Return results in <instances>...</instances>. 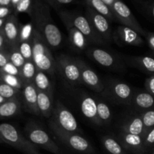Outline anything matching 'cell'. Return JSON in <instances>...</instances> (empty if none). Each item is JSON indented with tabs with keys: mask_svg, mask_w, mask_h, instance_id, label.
Masks as SVG:
<instances>
[{
	"mask_svg": "<svg viewBox=\"0 0 154 154\" xmlns=\"http://www.w3.org/2000/svg\"><path fill=\"white\" fill-rule=\"evenodd\" d=\"M30 17L34 28L42 35L50 48H59L63 42V35L53 20L50 5L45 0H35Z\"/></svg>",
	"mask_w": 154,
	"mask_h": 154,
	"instance_id": "1",
	"label": "cell"
},
{
	"mask_svg": "<svg viewBox=\"0 0 154 154\" xmlns=\"http://www.w3.org/2000/svg\"><path fill=\"white\" fill-rule=\"evenodd\" d=\"M32 61L37 69L51 76L55 75L57 69L56 59L46 41L35 29L32 39Z\"/></svg>",
	"mask_w": 154,
	"mask_h": 154,
	"instance_id": "2",
	"label": "cell"
},
{
	"mask_svg": "<svg viewBox=\"0 0 154 154\" xmlns=\"http://www.w3.org/2000/svg\"><path fill=\"white\" fill-rule=\"evenodd\" d=\"M59 16L64 25L72 26L79 30L85 36L89 43L94 45L106 44L95 31L86 15L84 16L78 12L61 11L59 12Z\"/></svg>",
	"mask_w": 154,
	"mask_h": 154,
	"instance_id": "3",
	"label": "cell"
},
{
	"mask_svg": "<svg viewBox=\"0 0 154 154\" xmlns=\"http://www.w3.org/2000/svg\"><path fill=\"white\" fill-rule=\"evenodd\" d=\"M0 138L3 143L8 144L24 154L38 153V147L33 144L14 126L10 123H0Z\"/></svg>",
	"mask_w": 154,
	"mask_h": 154,
	"instance_id": "4",
	"label": "cell"
},
{
	"mask_svg": "<svg viewBox=\"0 0 154 154\" xmlns=\"http://www.w3.org/2000/svg\"><path fill=\"white\" fill-rule=\"evenodd\" d=\"M50 127L57 139L72 151L78 154H95L93 146L81 134L65 132L51 123Z\"/></svg>",
	"mask_w": 154,
	"mask_h": 154,
	"instance_id": "5",
	"label": "cell"
},
{
	"mask_svg": "<svg viewBox=\"0 0 154 154\" xmlns=\"http://www.w3.org/2000/svg\"><path fill=\"white\" fill-rule=\"evenodd\" d=\"M24 133L25 136L38 147H42L53 153L62 154L59 146L37 122L29 121L24 128Z\"/></svg>",
	"mask_w": 154,
	"mask_h": 154,
	"instance_id": "6",
	"label": "cell"
},
{
	"mask_svg": "<svg viewBox=\"0 0 154 154\" xmlns=\"http://www.w3.org/2000/svg\"><path fill=\"white\" fill-rule=\"evenodd\" d=\"M105 89L101 94L117 105H129L135 90L126 83L111 79L104 83Z\"/></svg>",
	"mask_w": 154,
	"mask_h": 154,
	"instance_id": "7",
	"label": "cell"
},
{
	"mask_svg": "<svg viewBox=\"0 0 154 154\" xmlns=\"http://www.w3.org/2000/svg\"><path fill=\"white\" fill-rule=\"evenodd\" d=\"M50 123L65 132L81 134L79 125L73 114L60 101L54 104V112Z\"/></svg>",
	"mask_w": 154,
	"mask_h": 154,
	"instance_id": "8",
	"label": "cell"
},
{
	"mask_svg": "<svg viewBox=\"0 0 154 154\" xmlns=\"http://www.w3.org/2000/svg\"><path fill=\"white\" fill-rule=\"evenodd\" d=\"M56 62L57 69L69 85L74 87L82 84L80 68L76 58L66 54H60L56 57Z\"/></svg>",
	"mask_w": 154,
	"mask_h": 154,
	"instance_id": "9",
	"label": "cell"
},
{
	"mask_svg": "<svg viewBox=\"0 0 154 154\" xmlns=\"http://www.w3.org/2000/svg\"><path fill=\"white\" fill-rule=\"evenodd\" d=\"M87 57L93 61L107 69L114 71H122L125 69L121 60L110 51L100 48H88L86 50Z\"/></svg>",
	"mask_w": 154,
	"mask_h": 154,
	"instance_id": "10",
	"label": "cell"
},
{
	"mask_svg": "<svg viewBox=\"0 0 154 154\" xmlns=\"http://www.w3.org/2000/svg\"><path fill=\"white\" fill-rule=\"evenodd\" d=\"M111 10L115 19L122 23V25L132 29L141 36L144 35L146 31L141 26L129 8L122 0H117L112 6Z\"/></svg>",
	"mask_w": 154,
	"mask_h": 154,
	"instance_id": "11",
	"label": "cell"
},
{
	"mask_svg": "<svg viewBox=\"0 0 154 154\" xmlns=\"http://www.w3.org/2000/svg\"><path fill=\"white\" fill-rule=\"evenodd\" d=\"M85 15L95 31L105 43L113 42V31L110 21L105 17L89 7H87Z\"/></svg>",
	"mask_w": 154,
	"mask_h": 154,
	"instance_id": "12",
	"label": "cell"
},
{
	"mask_svg": "<svg viewBox=\"0 0 154 154\" xmlns=\"http://www.w3.org/2000/svg\"><path fill=\"white\" fill-rule=\"evenodd\" d=\"M80 68L81 79L82 84L96 93H102L105 89L104 82L100 79L94 70L80 58H76Z\"/></svg>",
	"mask_w": 154,
	"mask_h": 154,
	"instance_id": "13",
	"label": "cell"
},
{
	"mask_svg": "<svg viewBox=\"0 0 154 154\" xmlns=\"http://www.w3.org/2000/svg\"><path fill=\"white\" fill-rule=\"evenodd\" d=\"M113 42L120 46H139L144 42L141 35L126 26H119L113 32Z\"/></svg>",
	"mask_w": 154,
	"mask_h": 154,
	"instance_id": "14",
	"label": "cell"
},
{
	"mask_svg": "<svg viewBox=\"0 0 154 154\" xmlns=\"http://www.w3.org/2000/svg\"><path fill=\"white\" fill-rule=\"evenodd\" d=\"M117 139L123 148L133 154H144L146 151L144 138L142 136L128 133L123 130L119 131Z\"/></svg>",
	"mask_w": 154,
	"mask_h": 154,
	"instance_id": "15",
	"label": "cell"
},
{
	"mask_svg": "<svg viewBox=\"0 0 154 154\" xmlns=\"http://www.w3.org/2000/svg\"><path fill=\"white\" fill-rule=\"evenodd\" d=\"M20 27L21 25L18 21L16 14H12L6 18L2 29L9 48L19 45Z\"/></svg>",
	"mask_w": 154,
	"mask_h": 154,
	"instance_id": "16",
	"label": "cell"
},
{
	"mask_svg": "<svg viewBox=\"0 0 154 154\" xmlns=\"http://www.w3.org/2000/svg\"><path fill=\"white\" fill-rule=\"evenodd\" d=\"M80 108L83 115L93 124L102 126L98 117L97 102L96 97L89 94H83L80 99Z\"/></svg>",
	"mask_w": 154,
	"mask_h": 154,
	"instance_id": "17",
	"label": "cell"
},
{
	"mask_svg": "<svg viewBox=\"0 0 154 154\" xmlns=\"http://www.w3.org/2000/svg\"><path fill=\"white\" fill-rule=\"evenodd\" d=\"M21 94L24 108L27 112L34 115L39 116L38 109V90L32 82L23 84Z\"/></svg>",
	"mask_w": 154,
	"mask_h": 154,
	"instance_id": "18",
	"label": "cell"
},
{
	"mask_svg": "<svg viewBox=\"0 0 154 154\" xmlns=\"http://www.w3.org/2000/svg\"><path fill=\"white\" fill-rule=\"evenodd\" d=\"M132 110L141 113L150 110L154 106V96L147 91H136L129 105Z\"/></svg>",
	"mask_w": 154,
	"mask_h": 154,
	"instance_id": "19",
	"label": "cell"
},
{
	"mask_svg": "<svg viewBox=\"0 0 154 154\" xmlns=\"http://www.w3.org/2000/svg\"><path fill=\"white\" fill-rule=\"evenodd\" d=\"M120 129L128 133L141 135L143 137V138L145 135V128H144L141 114L130 116L126 118L122 123Z\"/></svg>",
	"mask_w": 154,
	"mask_h": 154,
	"instance_id": "20",
	"label": "cell"
},
{
	"mask_svg": "<svg viewBox=\"0 0 154 154\" xmlns=\"http://www.w3.org/2000/svg\"><path fill=\"white\" fill-rule=\"evenodd\" d=\"M38 109L39 116L51 118L54 109V95L42 91H38Z\"/></svg>",
	"mask_w": 154,
	"mask_h": 154,
	"instance_id": "21",
	"label": "cell"
},
{
	"mask_svg": "<svg viewBox=\"0 0 154 154\" xmlns=\"http://www.w3.org/2000/svg\"><path fill=\"white\" fill-rule=\"evenodd\" d=\"M69 33V42L70 46L75 51H86L87 49L88 41L85 36L78 29L70 25H65Z\"/></svg>",
	"mask_w": 154,
	"mask_h": 154,
	"instance_id": "22",
	"label": "cell"
},
{
	"mask_svg": "<svg viewBox=\"0 0 154 154\" xmlns=\"http://www.w3.org/2000/svg\"><path fill=\"white\" fill-rule=\"evenodd\" d=\"M128 64L132 67L138 69L141 72L154 75V59L147 56L129 57L125 59Z\"/></svg>",
	"mask_w": 154,
	"mask_h": 154,
	"instance_id": "23",
	"label": "cell"
},
{
	"mask_svg": "<svg viewBox=\"0 0 154 154\" xmlns=\"http://www.w3.org/2000/svg\"><path fill=\"white\" fill-rule=\"evenodd\" d=\"M22 108V103L18 97L8 99L0 105V119H6L18 115Z\"/></svg>",
	"mask_w": 154,
	"mask_h": 154,
	"instance_id": "24",
	"label": "cell"
},
{
	"mask_svg": "<svg viewBox=\"0 0 154 154\" xmlns=\"http://www.w3.org/2000/svg\"><path fill=\"white\" fill-rule=\"evenodd\" d=\"M102 144L108 154H127V151L123 148L117 138L111 135L102 136Z\"/></svg>",
	"mask_w": 154,
	"mask_h": 154,
	"instance_id": "25",
	"label": "cell"
},
{
	"mask_svg": "<svg viewBox=\"0 0 154 154\" xmlns=\"http://www.w3.org/2000/svg\"><path fill=\"white\" fill-rule=\"evenodd\" d=\"M32 83L38 91L45 92L49 94L54 95L52 84L50 81V78H48V74H46L45 72L37 69Z\"/></svg>",
	"mask_w": 154,
	"mask_h": 154,
	"instance_id": "26",
	"label": "cell"
},
{
	"mask_svg": "<svg viewBox=\"0 0 154 154\" xmlns=\"http://www.w3.org/2000/svg\"><path fill=\"white\" fill-rule=\"evenodd\" d=\"M85 2L87 7L103 15L109 21H113L115 20L111 8L107 5L102 0H85Z\"/></svg>",
	"mask_w": 154,
	"mask_h": 154,
	"instance_id": "27",
	"label": "cell"
},
{
	"mask_svg": "<svg viewBox=\"0 0 154 154\" xmlns=\"http://www.w3.org/2000/svg\"><path fill=\"white\" fill-rule=\"evenodd\" d=\"M97 102L98 117L102 126L108 125L111 122L112 114H111L110 107L100 98H96Z\"/></svg>",
	"mask_w": 154,
	"mask_h": 154,
	"instance_id": "28",
	"label": "cell"
},
{
	"mask_svg": "<svg viewBox=\"0 0 154 154\" xmlns=\"http://www.w3.org/2000/svg\"><path fill=\"white\" fill-rule=\"evenodd\" d=\"M20 71V78L24 84L32 82L37 72V68L33 61H26Z\"/></svg>",
	"mask_w": 154,
	"mask_h": 154,
	"instance_id": "29",
	"label": "cell"
},
{
	"mask_svg": "<svg viewBox=\"0 0 154 154\" xmlns=\"http://www.w3.org/2000/svg\"><path fill=\"white\" fill-rule=\"evenodd\" d=\"M9 60L10 63L20 69L25 63L26 60L19 50V45L8 48Z\"/></svg>",
	"mask_w": 154,
	"mask_h": 154,
	"instance_id": "30",
	"label": "cell"
},
{
	"mask_svg": "<svg viewBox=\"0 0 154 154\" xmlns=\"http://www.w3.org/2000/svg\"><path fill=\"white\" fill-rule=\"evenodd\" d=\"M0 81L18 90H22L23 87V83L19 76L8 75L4 72H0Z\"/></svg>",
	"mask_w": 154,
	"mask_h": 154,
	"instance_id": "31",
	"label": "cell"
},
{
	"mask_svg": "<svg viewBox=\"0 0 154 154\" xmlns=\"http://www.w3.org/2000/svg\"><path fill=\"white\" fill-rule=\"evenodd\" d=\"M20 93V90L11 87V86L6 84L5 83L0 81V96H2L4 99L8 100V99L18 97Z\"/></svg>",
	"mask_w": 154,
	"mask_h": 154,
	"instance_id": "32",
	"label": "cell"
},
{
	"mask_svg": "<svg viewBox=\"0 0 154 154\" xmlns=\"http://www.w3.org/2000/svg\"><path fill=\"white\" fill-rule=\"evenodd\" d=\"M35 0H20L14 8V14L26 13L31 16Z\"/></svg>",
	"mask_w": 154,
	"mask_h": 154,
	"instance_id": "33",
	"label": "cell"
},
{
	"mask_svg": "<svg viewBox=\"0 0 154 154\" xmlns=\"http://www.w3.org/2000/svg\"><path fill=\"white\" fill-rule=\"evenodd\" d=\"M32 39L19 43V50L26 61H32Z\"/></svg>",
	"mask_w": 154,
	"mask_h": 154,
	"instance_id": "34",
	"label": "cell"
},
{
	"mask_svg": "<svg viewBox=\"0 0 154 154\" xmlns=\"http://www.w3.org/2000/svg\"><path fill=\"white\" fill-rule=\"evenodd\" d=\"M35 28L33 26L32 23H29L26 25L22 26L20 27V42H25V41L32 40L33 38Z\"/></svg>",
	"mask_w": 154,
	"mask_h": 154,
	"instance_id": "35",
	"label": "cell"
},
{
	"mask_svg": "<svg viewBox=\"0 0 154 154\" xmlns=\"http://www.w3.org/2000/svg\"><path fill=\"white\" fill-rule=\"evenodd\" d=\"M141 118L145 128V135L150 129L154 126V109L148 110L141 113Z\"/></svg>",
	"mask_w": 154,
	"mask_h": 154,
	"instance_id": "36",
	"label": "cell"
},
{
	"mask_svg": "<svg viewBox=\"0 0 154 154\" xmlns=\"http://www.w3.org/2000/svg\"><path fill=\"white\" fill-rule=\"evenodd\" d=\"M0 72L8 74V75H15V76L20 77V69H18V68H17L14 65H13L11 63L9 62V63H7L4 67L0 69Z\"/></svg>",
	"mask_w": 154,
	"mask_h": 154,
	"instance_id": "37",
	"label": "cell"
},
{
	"mask_svg": "<svg viewBox=\"0 0 154 154\" xmlns=\"http://www.w3.org/2000/svg\"><path fill=\"white\" fill-rule=\"evenodd\" d=\"M144 144L146 150L154 145V126L146 133L144 137Z\"/></svg>",
	"mask_w": 154,
	"mask_h": 154,
	"instance_id": "38",
	"label": "cell"
},
{
	"mask_svg": "<svg viewBox=\"0 0 154 154\" xmlns=\"http://www.w3.org/2000/svg\"><path fill=\"white\" fill-rule=\"evenodd\" d=\"M45 2L51 7L58 8L61 6L70 4L73 2V0H45Z\"/></svg>",
	"mask_w": 154,
	"mask_h": 154,
	"instance_id": "39",
	"label": "cell"
},
{
	"mask_svg": "<svg viewBox=\"0 0 154 154\" xmlns=\"http://www.w3.org/2000/svg\"><path fill=\"white\" fill-rule=\"evenodd\" d=\"M144 86H145L146 91L154 96V75H150L148 78L146 79Z\"/></svg>",
	"mask_w": 154,
	"mask_h": 154,
	"instance_id": "40",
	"label": "cell"
},
{
	"mask_svg": "<svg viewBox=\"0 0 154 154\" xmlns=\"http://www.w3.org/2000/svg\"><path fill=\"white\" fill-rule=\"evenodd\" d=\"M9 62H10V60H9L8 50H6V51H0V69L4 67Z\"/></svg>",
	"mask_w": 154,
	"mask_h": 154,
	"instance_id": "41",
	"label": "cell"
},
{
	"mask_svg": "<svg viewBox=\"0 0 154 154\" xmlns=\"http://www.w3.org/2000/svg\"><path fill=\"white\" fill-rule=\"evenodd\" d=\"M14 8L12 7H3L0 6V19H6L8 16L12 14Z\"/></svg>",
	"mask_w": 154,
	"mask_h": 154,
	"instance_id": "42",
	"label": "cell"
},
{
	"mask_svg": "<svg viewBox=\"0 0 154 154\" xmlns=\"http://www.w3.org/2000/svg\"><path fill=\"white\" fill-rule=\"evenodd\" d=\"M144 36L145 37L147 44H148L150 49L154 51V32H146Z\"/></svg>",
	"mask_w": 154,
	"mask_h": 154,
	"instance_id": "43",
	"label": "cell"
},
{
	"mask_svg": "<svg viewBox=\"0 0 154 154\" xmlns=\"http://www.w3.org/2000/svg\"><path fill=\"white\" fill-rule=\"evenodd\" d=\"M8 45L4 35L2 29H0V51H6V50H8Z\"/></svg>",
	"mask_w": 154,
	"mask_h": 154,
	"instance_id": "44",
	"label": "cell"
},
{
	"mask_svg": "<svg viewBox=\"0 0 154 154\" xmlns=\"http://www.w3.org/2000/svg\"><path fill=\"white\" fill-rule=\"evenodd\" d=\"M12 0H0V6L3 7H12Z\"/></svg>",
	"mask_w": 154,
	"mask_h": 154,
	"instance_id": "45",
	"label": "cell"
},
{
	"mask_svg": "<svg viewBox=\"0 0 154 154\" xmlns=\"http://www.w3.org/2000/svg\"><path fill=\"white\" fill-rule=\"evenodd\" d=\"M102 1H103L107 5H108L111 8H112V6L114 5V3H115L117 0H102Z\"/></svg>",
	"mask_w": 154,
	"mask_h": 154,
	"instance_id": "46",
	"label": "cell"
},
{
	"mask_svg": "<svg viewBox=\"0 0 154 154\" xmlns=\"http://www.w3.org/2000/svg\"><path fill=\"white\" fill-rule=\"evenodd\" d=\"M5 20L6 19H0V29H2L4 26L5 22Z\"/></svg>",
	"mask_w": 154,
	"mask_h": 154,
	"instance_id": "47",
	"label": "cell"
},
{
	"mask_svg": "<svg viewBox=\"0 0 154 154\" xmlns=\"http://www.w3.org/2000/svg\"><path fill=\"white\" fill-rule=\"evenodd\" d=\"M20 0H12L11 1V5L13 8H14V7L16 6V5L17 4V2H19Z\"/></svg>",
	"mask_w": 154,
	"mask_h": 154,
	"instance_id": "48",
	"label": "cell"
},
{
	"mask_svg": "<svg viewBox=\"0 0 154 154\" xmlns=\"http://www.w3.org/2000/svg\"><path fill=\"white\" fill-rule=\"evenodd\" d=\"M150 11H151V14H152V16H153V17L154 19V3L153 5H152L151 7H150Z\"/></svg>",
	"mask_w": 154,
	"mask_h": 154,
	"instance_id": "49",
	"label": "cell"
},
{
	"mask_svg": "<svg viewBox=\"0 0 154 154\" xmlns=\"http://www.w3.org/2000/svg\"><path fill=\"white\" fill-rule=\"evenodd\" d=\"M6 100H7V99H4V98H3L2 96H0V105H1V104H2L3 102H5Z\"/></svg>",
	"mask_w": 154,
	"mask_h": 154,
	"instance_id": "50",
	"label": "cell"
},
{
	"mask_svg": "<svg viewBox=\"0 0 154 154\" xmlns=\"http://www.w3.org/2000/svg\"><path fill=\"white\" fill-rule=\"evenodd\" d=\"M2 143H3V141H2L1 138H0V144H2Z\"/></svg>",
	"mask_w": 154,
	"mask_h": 154,
	"instance_id": "51",
	"label": "cell"
},
{
	"mask_svg": "<svg viewBox=\"0 0 154 154\" xmlns=\"http://www.w3.org/2000/svg\"><path fill=\"white\" fill-rule=\"evenodd\" d=\"M152 154H154V150H153V153H152Z\"/></svg>",
	"mask_w": 154,
	"mask_h": 154,
	"instance_id": "52",
	"label": "cell"
},
{
	"mask_svg": "<svg viewBox=\"0 0 154 154\" xmlns=\"http://www.w3.org/2000/svg\"><path fill=\"white\" fill-rule=\"evenodd\" d=\"M35 154H39V153H35Z\"/></svg>",
	"mask_w": 154,
	"mask_h": 154,
	"instance_id": "53",
	"label": "cell"
}]
</instances>
